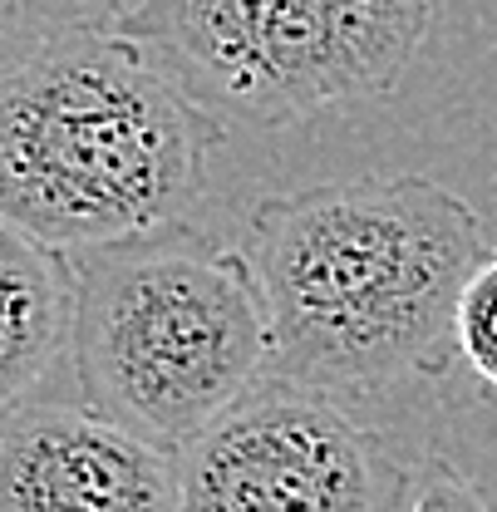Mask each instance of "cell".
Returning <instances> with one entry per match:
<instances>
[{"label": "cell", "instance_id": "cell-7", "mask_svg": "<svg viewBox=\"0 0 497 512\" xmlns=\"http://www.w3.org/2000/svg\"><path fill=\"white\" fill-rule=\"evenodd\" d=\"M74 330V261L0 222V424L35 404Z\"/></svg>", "mask_w": 497, "mask_h": 512}, {"label": "cell", "instance_id": "cell-2", "mask_svg": "<svg viewBox=\"0 0 497 512\" xmlns=\"http://www.w3.org/2000/svg\"><path fill=\"white\" fill-rule=\"evenodd\" d=\"M227 128L119 25L35 45L0 74V222L60 252L187 227Z\"/></svg>", "mask_w": 497, "mask_h": 512}, {"label": "cell", "instance_id": "cell-6", "mask_svg": "<svg viewBox=\"0 0 497 512\" xmlns=\"http://www.w3.org/2000/svg\"><path fill=\"white\" fill-rule=\"evenodd\" d=\"M178 453L94 404H25L0 424V512H178Z\"/></svg>", "mask_w": 497, "mask_h": 512}, {"label": "cell", "instance_id": "cell-3", "mask_svg": "<svg viewBox=\"0 0 497 512\" xmlns=\"http://www.w3.org/2000/svg\"><path fill=\"white\" fill-rule=\"evenodd\" d=\"M69 360L84 404L183 453L261 375H271V311L242 242L217 247L168 227L74 252Z\"/></svg>", "mask_w": 497, "mask_h": 512}, {"label": "cell", "instance_id": "cell-10", "mask_svg": "<svg viewBox=\"0 0 497 512\" xmlns=\"http://www.w3.org/2000/svg\"><path fill=\"white\" fill-rule=\"evenodd\" d=\"M404 512H497V503L458 463L429 458V463L414 473V488H409Z\"/></svg>", "mask_w": 497, "mask_h": 512}, {"label": "cell", "instance_id": "cell-9", "mask_svg": "<svg viewBox=\"0 0 497 512\" xmlns=\"http://www.w3.org/2000/svg\"><path fill=\"white\" fill-rule=\"evenodd\" d=\"M133 0H0V35L20 40H60L74 30H104L119 25Z\"/></svg>", "mask_w": 497, "mask_h": 512}, {"label": "cell", "instance_id": "cell-5", "mask_svg": "<svg viewBox=\"0 0 497 512\" xmlns=\"http://www.w3.org/2000/svg\"><path fill=\"white\" fill-rule=\"evenodd\" d=\"M414 473L350 399L271 370L178 453V512H404Z\"/></svg>", "mask_w": 497, "mask_h": 512}, {"label": "cell", "instance_id": "cell-1", "mask_svg": "<svg viewBox=\"0 0 497 512\" xmlns=\"http://www.w3.org/2000/svg\"><path fill=\"white\" fill-rule=\"evenodd\" d=\"M483 217L434 178L365 173L271 192L247 212V252L271 311V370L340 399L438 380Z\"/></svg>", "mask_w": 497, "mask_h": 512}, {"label": "cell", "instance_id": "cell-4", "mask_svg": "<svg viewBox=\"0 0 497 512\" xmlns=\"http://www.w3.org/2000/svg\"><path fill=\"white\" fill-rule=\"evenodd\" d=\"M119 30L217 114L276 128L394 94L434 0H133Z\"/></svg>", "mask_w": 497, "mask_h": 512}, {"label": "cell", "instance_id": "cell-8", "mask_svg": "<svg viewBox=\"0 0 497 512\" xmlns=\"http://www.w3.org/2000/svg\"><path fill=\"white\" fill-rule=\"evenodd\" d=\"M453 350L458 365L497 399V237L483 247L463 281L458 316H453Z\"/></svg>", "mask_w": 497, "mask_h": 512}]
</instances>
